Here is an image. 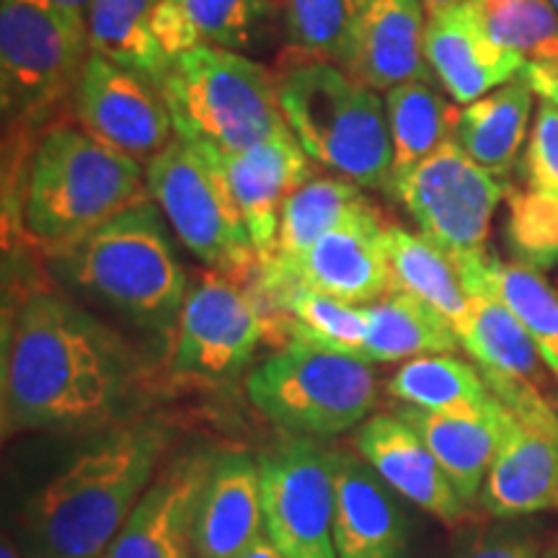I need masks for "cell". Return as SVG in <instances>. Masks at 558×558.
<instances>
[{
    "label": "cell",
    "instance_id": "obj_14",
    "mask_svg": "<svg viewBox=\"0 0 558 558\" xmlns=\"http://www.w3.org/2000/svg\"><path fill=\"white\" fill-rule=\"evenodd\" d=\"M458 339L492 393L527 427L558 439V411L546 393L548 369L518 316L488 292H476L469 326Z\"/></svg>",
    "mask_w": 558,
    "mask_h": 558
},
{
    "label": "cell",
    "instance_id": "obj_40",
    "mask_svg": "<svg viewBox=\"0 0 558 558\" xmlns=\"http://www.w3.org/2000/svg\"><path fill=\"white\" fill-rule=\"evenodd\" d=\"M530 86L543 101H550L558 107V60L554 62H527L522 70Z\"/></svg>",
    "mask_w": 558,
    "mask_h": 558
},
{
    "label": "cell",
    "instance_id": "obj_41",
    "mask_svg": "<svg viewBox=\"0 0 558 558\" xmlns=\"http://www.w3.org/2000/svg\"><path fill=\"white\" fill-rule=\"evenodd\" d=\"M50 3L75 26V29L88 34V13L94 9L96 0H50Z\"/></svg>",
    "mask_w": 558,
    "mask_h": 558
},
{
    "label": "cell",
    "instance_id": "obj_22",
    "mask_svg": "<svg viewBox=\"0 0 558 558\" xmlns=\"http://www.w3.org/2000/svg\"><path fill=\"white\" fill-rule=\"evenodd\" d=\"M264 538L259 458L215 452L194 512L197 558H235Z\"/></svg>",
    "mask_w": 558,
    "mask_h": 558
},
{
    "label": "cell",
    "instance_id": "obj_2",
    "mask_svg": "<svg viewBox=\"0 0 558 558\" xmlns=\"http://www.w3.org/2000/svg\"><path fill=\"white\" fill-rule=\"evenodd\" d=\"M171 432L158 422L120 424L88 442L41 486L29 509L39 558H104L156 481Z\"/></svg>",
    "mask_w": 558,
    "mask_h": 558
},
{
    "label": "cell",
    "instance_id": "obj_42",
    "mask_svg": "<svg viewBox=\"0 0 558 558\" xmlns=\"http://www.w3.org/2000/svg\"><path fill=\"white\" fill-rule=\"evenodd\" d=\"M235 558H288V556H284L282 550H279L275 543L267 538V535H264V538L256 541L254 546L246 548L243 554H239Z\"/></svg>",
    "mask_w": 558,
    "mask_h": 558
},
{
    "label": "cell",
    "instance_id": "obj_5",
    "mask_svg": "<svg viewBox=\"0 0 558 558\" xmlns=\"http://www.w3.org/2000/svg\"><path fill=\"white\" fill-rule=\"evenodd\" d=\"M277 83L284 122L313 163L362 190H390L393 143L386 101L375 88L311 54L292 62Z\"/></svg>",
    "mask_w": 558,
    "mask_h": 558
},
{
    "label": "cell",
    "instance_id": "obj_37",
    "mask_svg": "<svg viewBox=\"0 0 558 558\" xmlns=\"http://www.w3.org/2000/svg\"><path fill=\"white\" fill-rule=\"evenodd\" d=\"M507 239L527 267L543 269L558 262V197L538 190L512 194Z\"/></svg>",
    "mask_w": 558,
    "mask_h": 558
},
{
    "label": "cell",
    "instance_id": "obj_25",
    "mask_svg": "<svg viewBox=\"0 0 558 558\" xmlns=\"http://www.w3.org/2000/svg\"><path fill=\"white\" fill-rule=\"evenodd\" d=\"M269 19L267 0H158L153 32L169 58L194 47L248 50Z\"/></svg>",
    "mask_w": 558,
    "mask_h": 558
},
{
    "label": "cell",
    "instance_id": "obj_46",
    "mask_svg": "<svg viewBox=\"0 0 558 558\" xmlns=\"http://www.w3.org/2000/svg\"><path fill=\"white\" fill-rule=\"evenodd\" d=\"M543 558H558L556 554H548V556H543Z\"/></svg>",
    "mask_w": 558,
    "mask_h": 558
},
{
    "label": "cell",
    "instance_id": "obj_6",
    "mask_svg": "<svg viewBox=\"0 0 558 558\" xmlns=\"http://www.w3.org/2000/svg\"><path fill=\"white\" fill-rule=\"evenodd\" d=\"M158 88L177 135L205 148L241 153L290 130L275 75L233 50L181 52L160 75Z\"/></svg>",
    "mask_w": 558,
    "mask_h": 558
},
{
    "label": "cell",
    "instance_id": "obj_19",
    "mask_svg": "<svg viewBox=\"0 0 558 558\" xmlns=\"http://www.w3.org/2000/svg\"><path fill=\"white\" fill-rule=\"evenodd\" d=\"M354 450L399 497L445 525L465 518V501L424 439L396 414H375L354 435Z\"/></svg>",
    "mask_w": 558,
    "mask_h": 558
},
{
    "label": "cell",
    "instance_id": "obj_10",
    "mask_svg": "<svg viewBox=\"0 0 558 558\" xmlns=\"http://www.w3.org/2000/svg\"><path fill=\"white\" fill-rule=\"evenodd\" d=\"M390 197L407 207L418 233L437 243L450 259L484 254L494 213L505 190L456 140L390 186Z\"/></svg>",
    "mask_w": 558,
    "mask_h": 558
},
{
    "label": "cell",
    "instance_id": "obj_8",
    "mask_svg": "<svg viewBox=\"0 0 558 558\" xmlns=\"http://www.w3.org/2000/svg\"><path fill=\"white\" fill-rule=\"evenodd\" d=\"M145 181L166 222L199 262L228 277L259 264L226 171L207 148L171 140L145 166Z\"/></svg>",
    "mask_w": 558,
    "mask_h": 558
},
{
    "label": "cell",
    "instance_id": "obj_32",
    "mask_svg": "<svg viewBox=\"0 0 558 558\" xmlns=\"http://www.w3.org/2000/svg\"><path fill=\"white\" fill-rule=\"evenodd\" d=\"M158 0H96L88 13V47L158 86L171 58L153 32Z\"/></svg>",
    "mask_w": 558,
    "mask_h": 558
},
{
    "label": "cell",
    "instance_id": "obj_30",
    "mask_svg": "<svg viewBox=\"0 0 558 558\" xmlns=\"http://www.w3.org/2000/svg\"><path fill=\"white\" fill-rule=\"evenodd\" d=\"M460 347L452 326L427 303L407 292H390L369 305V333L362 362H399L424 354H452Z\"/></svg>",
    "mask_w": 558,
    "mask_h": 558
},
{
    "label": "cell",
    "instance_id": "obj_13",
    "mask_svg": "<svg viewBox=\"0 0 558 558\" xmlns=\"http://www.w3.org/2000/svg\"><path fill=\"white\" fill-rule=\"evenodd\" d=\"M288 284L352 305H373L386 298L390 292L386 228L375 207L369 205L324 233L300 256H271L256 264V295Z\"/></svg>",
    "mask_w": 558,
    "mask_h": 558
},
{
    "label": "cell",
    "instance_id": "obj_12",
    "mask_svg": "<svg viewBox=\"0 0 558 558\" xmlns=\"http://www.w3.org/2000/svg\"><path fill=\"white\" fill-rule=\"evenodd\" d=\"M264 535L288 558H339L333 546V452L290 437L259 456Z\"/></svg>",
    "mask_w": 558,
    "mask_h": 558
},
{
    "label": "cell",
    "instance_id": "obj_4",
    "mask_svg": "<svg viewBox=\"0 0 558 558\" xmlns=\"http://www.w3.org/2000/svg\"><path fill=\"white\" fill-rule=\"evenodd\" d=\"M150 199L143 163L83 128L47 130L34 148L21 220L32 239L58 251Z\"/></svg>",
    "mask_w": 558,
    "mask_h": 558
},
{
    "label": "cell",
    "instance_id": "obj_1",
    "mask_svg": "<svg viewBox=\"0 0 558 558\" xmlns=\"http://www.w3.org/2000/svg\"><path fill=\"white\" fill-rule=\"evenodd\" d=\"M132 347L68 298L32 290L3 320V435L111 424L135 399Z\"/></svg>",
    "mask_w": 558,
    "mask_h": 558
},
{
    "label": "cell",
    "instance_id": "obj_28",
    "mask_svg": "<svg viewBox=\"0 0 558 558\" xmlns=\"http://www.w3.org/2000/svg\"><path fill=\"white\" fill-rule=\"evenodd\" d=\"M386 251L390 292H407L427 303L460 337L471 318V295L456 262L427 235L403 228H386Z\"/></svg>",
    "mask_w": 558,
    "mask_h": 558
},
{
    "label": "cell",
    "instance_id": "obj_33",
    "mask_svg": "<svg viewBox=\"0 0 558 558\" xmlns=\"http://www.w3.org/2000/svg\"><path fill=\"white\" fill-rule=\"evenodd\" d=\"M369 202L362 186L344 177H311L284 202L277 233V259H292L311 248L320 235L367 209ZM269 256V259H271ZM267 262V259H264Z\"/></svg>",
    "mask_w": 558,
    "mask_h": 558
},
{
    "label": "cell",
    "instance_id": "obj_16",
    "mask_svg": "<svg viewBox=\"0 0 558 558\" xmlns=\"http://www.w3.org/2000/svg\"><path fill=\"white\" fill-rule=\"evenodd\" d=\"M215 452L173 458L132 509L104 558H197L194 512Z\"/></svg>",
    "mask_w": 558,
    "mask_h": 558
},
{
    "label": "cell",
    "instance_id": "obj_17",
    "mask_svg": "<svg viewBox=\"0 0 558 558\" xmlns=\"http://www.w3.org/2000/svg\"><path fill=\"white\" fill-rule=\"evenodd\" d=\"M424 54L429 70L458 104H473L522 75L527 60L488 37L476 0L427 16Z\"/></svg>",
    "mask_w": 558,
    "mask_h": 558
},
{
    "label": "cell",
    "instance_id": "obj_23",
    "mask_svg": "<svg viewBox=\"0 0 558 558\" xmlns=\"http://www.w3.org/2000/svg\"><path fill=\"white\" fill-rule=\"evenodd\" d=\"M481 505L497 518L558 509V439L514 416L486 473Z\"/></svg>",
    "mask_w": 558,
    "mask_h": 558
},
{
    "label": "cell",
    "instance_id": "obj_44",
    "mask_svg": "<svg viewBox=\"0 0 558 558\" xmlns=\"http://www.w3.org/2000/svg\"><path fill=\"white\" fill-rule=\"evenodd\" d=\"M0 558H21L19 550L11 546V541H3V548H0Z\"/></svg>",
    "mask_w": 558,
    "mask_h": 558
},
{
    "label": "cell",
    "instance_id": "obj_27",
    "mask_svg": "<svg viewBox=\"0 0 558 558\" xmlns=\"http://www.w3.org/2000/svg\"><path fill=\"white\" fill-rule=\"evenodd\" d=\"M396 414L424 439V445L448 473L465 505L481 497V488H484L486 473L497 458L501 437L514 418L509 411L499 422H471V418L435 414V411L407 407V403H401Z\"/></svg>",
    "mask_w": 558,
    "mask_h": 558
},
{
    "label": "cell",
    "instance_id": "obj_18",
    "mask_svg": "<svg viewBox=\"0 0 558 558\" xmlns=\"http://www.w3.org/2000/svg\"><path fill=\"white\" fill-rule=\"evenodd\" d=\"M207 150L226 171L230 192L248 226L256 259H269L277 248L284 202L311 179V156L292 135V130L277 132L241 153Z\"/></svg>",
    "mask_w": 558,
    "mask_h": 558
},
{
    "label": "cell",
    "instance_id": "obj_36",
    "mask_svg": "<svg viewBox=\"0 0 558 558\" xmlns=\"http://www.w3.org/2000/svg\"><path fill=\"white\" fill-rule=\"evenodd\" d=\"M360 0H284V29L300 54L344 65Z\"/></svg>",
    "mask_w": 558,
    "mask_h": 558
},
{
    "label": "cell",
    "instance_id": "obj_45",
    "mask_svg": "<svg viewBox=\"0 0 558 558\" xmlns=\"http://www.w3.org/2000/svg\"><path fill=\"white\" fill-rule=\"evenodd\" d=\"M550 3H554V9L558 11V0H550Z\"/></svg>",
    "mask_w": 558,
    "mask_h": 558
},
{
    "label": "cell",
    "instance_id": "obj_3",
    "mask_svg": "<svg viewBox=\"0 0 558 558\" xmlns=\"http://www.w3.org/2000/svg\"><path fill=\"white\" fill-rule=\"evenodd\" d=\"M62 282L153 337L177 331L186 292V271L150 199L52 251Z\"/></svg>",
    "mask_w": 558,
    "mask_h": 558
},
{
    "label": "cell",
    "instance_id": "obj_34",
    "mask_svg": "<svg viewBox=\"0 0 558 558\" xmlns=\"http://www.w3.org/2000/svg\"><path fill=\"white\" fill-rule=\"evenodd\" d=\"M259 300L288 318L284 326L290 337L360 360V349L369 333V305L344 303L298 284L269 290Z\"/></svg>",
    "mask_w": 558,
    "mask_h": 558
},
{
    "label": "cell",
    "instance_id": "obj_9",
    "mask_svg": "<svg viewBox=\"0 0 558 558\" xmlns=\"http://www.w3.org/2000/svg\"><path fill=\"white\" fill-rule=\"evenodd\" d=\"M90 54L50 0H0V90L5 120L34 117L73 96Z\"/></svg>",
    "mask_w": 558,
    "mask_h": 558
},
{
    "label": "cell",
    "instance_id": "obj_15",
    "mask_svg": "<svg viewBox=\"0 0 558 558\" xmlns=\"http://www.w3.org/2000/svg\"><path fill=\"white\" fill-rule=\"evenodd\" d=\"M75 120L109 148L150 163L171 143V114L145 75L90 52L73 88Z\"/></svg>",
    "mask_w": 558,
    "mask_h": 558
},
{
    "label": "cell",
    "instance_id": "obj_20",
    "mask_svg": "<svg viewBox=\"0 0 558 558\" xmlns=\"http://www.w3.org/2000/svg\"><path fill=\"white\" fill-rule=\"evenodd\" d=\"M422 0H360L344 68L375 90L429 78Z\"/></svg>",
    "mask_w": 558,
    "mask_h": 558
},
{
    "label": "cell",
    "instance_id": "obj_7",
    "mask_svg": "<svg viewBox=\"0 0 558 558\" xmlns=\"http://www.w3.org/2000/svg\"><path fill=\"white\" fill-rule=\"evenodd\" d=\"M246 393L279 429L318 439L367 422L378 401V380L369 362L290 337L251 369Z\"/></svg>",
    "mask_w": 558,
    "mask_h": 558
},
{
    "label": "cell",
    "instance_id": "obj_11",
    "mask_svg": "<svg viewBox=\"0 0 558 558\" xmlns=\"http://www.w3.org/2000/svg\"><path fill=\"white\" fill-rule=\"evenodd\" d=\"M264 333L267 316L259 295L228 275L207 271L197 277L181 305L171 373L207 386L233 380L254 360Z\"/></svg>",
    "mask_w": 558,
    "mask_h": 558
},
{
    "label": "cell",
    "instance_id": "obj_35",
    "mask_svg": "<svg viewBox=\"0 0 558 558\" xmlns=\"http://www.w3.org/2000/svg\"><path fill=\"white\" fill-rule=\"evenodd\" d=\"M488 37L527 62L558 60V11L550 0H476Z\"/></svg>",
    "mask_w": 558,
    "mask_h": 558
},
{
    "label": "cell",
    "instance_id": "obj_39",
    "mask_svg": "<svg viewBox=\"0 0 558 558\" xmlns=\"http://www.w3.org/2000/svg\"><path fill=\"white\" fill-rule=\"evenodd\" d=\"M460 558H541L538 541L530 535L501 533L497 538H486L465 550Z\"/></svg>",
    "mask_w": 558,
    "mask_h": 558
},
{
    "label": "cell",
    "instance_id": "obj_24",
    "mask_svg": "<svg viewBox=\"0 0 558 558\" xmlns=\"http://www.w3.org/2000/svg\"><path fill=\"white\" fill-rule=\"evenodd\" d=\"M452 262H456L469 295L488 292L518 316L538 349L548 375L558 386V295L541 277V271L522 262H499L486 251Z\"/></svg>",
    "mask_w": 558,
    "mask_h": 558
},
{
    "label": "cell",
    "instance_id": "obj_21",
    "mask_svg": "<svg viewBox=\"0 0 558 558\" xmlns=\"http://www.w3.org/2000/svg\"><path fill=\"white\" fill-rule=\"evenodd\" d=\"M362 458L333 452V546L339 558H403L407 514Z\"/></svg>",
    "mask_w": 558,
    "mask_h": 558
},
{
    "label": "cell",
    "instance_id": "obj_29",
    "mask_svg": "<svg viewBox=\"0 0 558 558\" xmlns=\"http://www.w3.org/2000/svg\"><path fill=\"white\" fill-rule=\"evenodd\" d=\"M533 86L525 75L486 94L484 99L465 104L458 111V124L452 140L469 156L501 177L512 169L518 153L527 137L530 109H533Z\"/></svg>",
    "mask_w": 558,
    "mask_h": 558
},
{
    "label": "cell",
    "instance_id": "obj_43",
    "mask_svg": "<svg viewBox=\"0 0 558 558\" xmlns=\"http://www.w3.org/2000/svg\"><path fill=\"white\" fill-rule=\"evenodd\" d=\"M422 3H424V11H427V16H429V13L450 9V5L460 3V0H422Z\"/></svg>",
    "mask_w": 558,
    "mask_h": 558
},
{
    "label": "cell",
    "instance_id": "obj_31",
    "mask_svg": "<svg viewBox=\"0 0 558 558\" xmlns=\"http://www.w3.org/2000/svg\"><path fill=\"white\" fill-rule=\"evenodd\" d=\"M386 114L390 143H393L390 186L456 135L458 111L432 88L429 78H416L390 88Z\"/></svg>",
    "mask_w": 558,
    "mask_h": 558
},
{
    "label": "cell",
    "instance_id": "obj_26",
    "mask_svg": "<svg viewBox=\"0 0 558 558\" xmlns=\"http://www.w3.org/2000/svg\"><path fill=\"white\" fill-rule=\"evenodd\" d=\"M396 401L435 414L471 418V422H499L509 414L478 367L452 354H424L407 360L388 383Z\"/></svg>",
    "mask_w": 558,
    "mask_h": 558
},
{
    "label": "cell",
    "instance_id": "obj_38",
    "mask_svg": "<svg viewBox=\"0 0 558 558\" xmlns=\"http://www.w3.org/2000/svg\"><path fill=\"white\" fill-rule=\"evenodd\" d=\"M525 171L530 190L558 197V107L543 101L530 132L525 153Z\"/></svg>",
    "mask_w": 558,
    "mask_h": 558
}]
</instances>
